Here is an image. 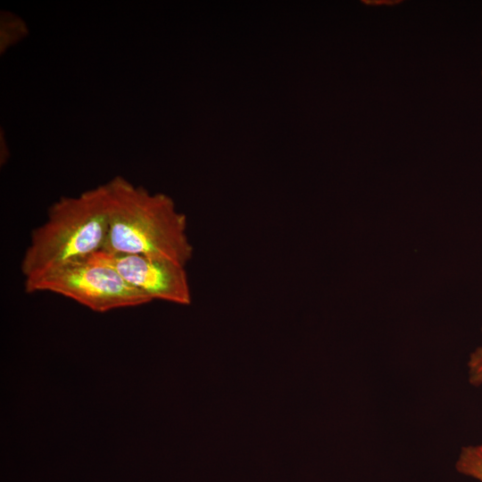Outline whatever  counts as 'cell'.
I'll return each mask as SVG.
<instances>
[{
	"label": "cell",
	"mask_w": 482,
	"mask_h": 482,
	"mask_svg": "<svg viewBox=\"0 0 482 482\" xmlns=\"http://www.w3.org/2000/svg\"><path fill=\"white\" fill-rule=\"evenodd\" d=\"M108 233L101 251L164 259L186 266L193 256L187 218L170 197L150 194L120 176L103 185Z\"/></svg>",
	"instance_id": "6da1fadb"
},
{
	"label": "cell",
	"mask_w": 482,
	"mask_h": 482,
	"mask_svg": "<svg viewBox=\"0 0 482 482\" xmlns=\"http://www.w3.org/2000/svg\"><path fill=\"white\" fill-rule=\"evenodd\" d=\"M108 233V211L103 185L76 197H61L36 228L21 261L25 281L101 251Z\"/></svg>",
	"instance_id": "7a4b0ae2"
},
{
	"label": "cell",
	"mask_w": 482,
	"mask_h": 482,
	"mask_svg": "<svg viewBox=\"0 0 482 482\" xmlns=\"http://www.w3.org/2000/svg\"><path fill=\"white\" fill-rule=\"evenodd\" d=\"M24 287L28 293L53 292L99 312L153 301L114 269L91 259L66 264L25 281Z\"/></svg>",
	"instance_id": "3957f363"
},
{
	"label": "cell",
	"mask_w": 482,
	"mask_h": 482,
	"mask_svg": "<svg viewBox=\"0 0 482 482\" xmlns=\"http://www.w3.org/2000/svg\"><path fill=\"white\" fill-rule=\"evenodd\" d=\"M88 259L112 267L123 279L152 300L183 305L191 303V289L184 266L142 254L103 251L94 253Z\"/></svg>",
	"instance_id": "277c9868"
},
{
	"label": "cell",
	"mask_w": 482,
	"mask_h": 482,
	"mask_svg": "<svg viewBox=\"0 0 482 482\" xmlns=\"http://www.w3.org/2000/svg\"><path fill=\"white\" fill-rule=\"evenodd\" d=\"M29 34L26 22L18 15L2 11L0 15V53L17 44Z\"/></svg>",
	"instance_id": "5b68a950"
},
{
	"label": "cell",
	"mask_w": 482,
	"mask_h": 482,
	"mask_svg": "<svg viewBox=\"0 0 482 482\" xmlns=\"http://www.w3.org/2000/svg\"><path fill=\"white\" fill-rule=\"evenodd\" d=\"M455 468L458 472L482 482V452L478 446L462 447Z\"/></svg>",
	"instance_id": "8992f818"
},
{
	"label": "cell",
	"mask_w": 482,
	"mask_h": 482,
	"mask_svg": "<svg viewBox=\"0 0 482 482\" xmlns=\"http://www.w3.org/2000/svg\"><path fill=\"white\" fill-rule=\"evenodd\" d=\"M469 381L472 386L482 385V345L475 349L468 361Z\"/></svg>",
	"instance_id": "52a82bcc"
},
{
	"label": "cell",
	"mask_w": 482,
	"mask_h": 482,
	"mask_svg": "<svg viewBox=\"0 0 482 482\" xmlns=\"http://www.w3.org/2000/svg\"><path fill=\"white\" fill-rule=\"evenodd\" d=\"M4 132L1 129L0 132V161L1 164H4L9 157L8 145L5 140Z\"/></svg>",
	"instance_id": "ba28073f"
},
{
	"label": "cell",
	"mask_w": 482,
	"mask_h": 482,
	"mask_svg": "<svg viewBox=\"0 0 482 482\" xmlns=\"http://www.w3.org/2000/svg\"><path fill=\"white\" fill-rule=\"evenodd\" d=\"M479 448V450L482 452V445L478 446Z\"/></svg>",
	"instance_id": "9c48e42d"
},
{
	"label": "cell",
	"mask_w": 482,
	"mask_h": 482,
	"mask_svg": "<svg viewBox=\"0 0 482 482\" xmlns=\"http://www.w3.org/2000/svg\"><path fill=\"white\" fill-rule=\"evenodd\" d=\"M481 75H482V71H481Z\"/></svg>",
	"instance_id": "30bf717a"
}]
</instances>
